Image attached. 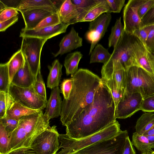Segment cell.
Here are the masks:
<instances>
[{
    "mask_svg": "<svg viewBox=\"0 0 154 154\" xmlns=\"http://www.w3.org/2000/svg\"><path fill=\"white\" fill-rule=\"evenodd\" d=\"M111 94L103 83L97 91L92 105L66 126V134L75 139L91 135L117 120Z\"/></svg>",
    "mask_w": 154,
    "mask_h": 154,
    "instance_id": "obj_1",
    "label": "cell"
},
{
    "mask_svg": "<svg viewBox=\"0 0 154 154\" xmlns=\"http://www.w3.org/2000/svg\"><path fill=\"white\" fill-rule=\"evenodd\" d=\"M72 89L68 98L62 101L60 121L66 126L92 105L96 93L103 84L97 75L81 68L72 76Z\"/></svg>",
    "mask_w": 154,
    "mask_h": 154,
    "instance_id": "obj_2",
    "label": "cell"
},
{
    "mask_svg": "<svg viewBox=\"0 0 154 154\" xmlns=\"http://www.w3.org/2000/svg\"><path fill=\"white\" fill-rule=\"evenodd\" d=\"M50 120L43 110L22 117L9 137L8 152L20 147H30L34 140L50 126Z\"/></svg>",
    "mask_w": 154,
    "mask_h": 154,
    "instance_id": "obj_3",
    "label": "cell"
},
{
    "mask_svg": "<svg viewBox=\"0 0 154 154\" xmlns=\"http://www.w3.org/2000/svg\"><path fill=\"white\" fill-rule=\"evenodd\" d=\"M122 130L116 121L101 130L91 135L80 139L72 138L66 134H59V149L55 154H74L79 151L97 142L108 139L118 135Z\"/></svg>",
    "mask_w": 154,
    "mask_h": 154,
    "instance_id": "obj_4",
    "label": "cell"
},
{
    "mask_svg": "<svg viewBox=\"0 0 154 154\" xmlns=\"http://www.w3.org/2000/svg\"><path fill=\"white\" fill-rule=\"evenodd\" d=\"M125 91L139 93L143 99L154 95V75L139 67H130L126 70Z\"/></svg>",
    "mask_w": 154,
    "mask_h": 154,
    "instance_id": "obj_5",
    "label": "cell"
},
{
    "mask_svg": "<svg viewBox=\"0 0 154 154\" xmlns=\"http://www.w3.org/2000/svg\"><path fill=\"white\" fill-rule=\"evenodd\" d=\"M134 36L124 31L114 48L111 57L101 70L118 67H123L125 70L133 66L131 57V46Z\"/></svg>",
    "mask_w": 154,
    "mask_h": 154,
    "instance_id": "obj_6",
    "label": "cell"
},
{
    "mask_svg": "<svg viewBox=\"0 0 154 154\" xmlns=\"http://www.w3.org/2000/svg\"><path fill=\"white\" fill-rule=\"evenodd\" d=\"M128 136L127 130L121 131L113 137L97 142L74 154H122Z\"/></svg>",
    "mask_w": 154,
    "mask_h": 154,
    "instance_id": "obj_7",
    "label": "cell"
},
{
    "mask_svg": "<svg viewBox=\"0 0 154 154\" xmlns=\"http://www.w3.org/2000/svg\"><path fill=\"white\" fill-rule=\"evenodd\" d=\"M47 40L32 37H22L20 49L35 78L39 70L41 69V53L43 45Z\"/></svg>",
    "mask_w": 154,
    "mask_h": 154,
    "instance_id": "obj_8",
    "label": "cell"
},
{
    "mask_svg": "<svg viewBox=\"0 0 154 154\" xmlns=\"http://www.w3.org/2000/svg\"><path fill=\"white\" fill-rule=\"evenodd\" d=\"M9 93L15 101L27 107L40 110L46 108L47 99L37 94L32 86L23 88L11 84Z\"/></svg>",
    "mask_w": 154,
    "mask_h": 154,
    "instance_id": "obj_9",
    "label": "cell"
},
{
    "mask_svg": "<svg viewBox=\"0 0 154 154\" xmlns=\"http://www.w3.org/2000/svg\"><path fill=\"white\" fill-rule=\"evenodd\" d=\"M56 127L50 126L33 141L30 147L37 154H55L59 149V134Z\"/></svg>",
    "mask_w": 154,
    "mask_h": 154,
    "instance_id": "obj_10",
    "label": "cell"
},
{
    "mask_svg": "<svg viewBox=\"0 0 154 154\" xmlns=\"http://www.w3.org/2000/svg\"><path fill=\"white\" fill-rule=\"evenodd\" d=\"M131 51L133 66L142 68L154 75V54L148 50L143 43L134 36Z\"/></svg>",
    "mask_w": 154,
    "mask_h": 154,
    "instance_id": "obj_11",
    "label": "cell"
},
{
    "mask_svg": "<svg viewBox=\"0 0 154 154\" xmlns=\"http://www.w3.org/2000/svg\"><path fill=\"white\" fill-rule=\"evenodd\" d=\"M143 100L139 93L125 92L124 97L116 108V119H125L130 117L141 110Z\"/></svg>",
    "mask_w": 154,
    "mask_h": 154,
    "instance_id": "obj_12",
    "label": "cell"
},
{
    "mask_svg": "<svg viewBox=\"0 0 154 154\" xmlns=\"http://www.w3.org/2000/svg\"><path fill=\"white\" fill-rule=\"evenodd\" d=\"M111 19V14L105 13L90 23L89 30L85 34L86 39L91 43L89 55L91 54L98 42L104 36Z\"/></svg>",
    "mask_w": 154,
    "mask_h": 154,
    "instance_id": "obj_13",
    "label": "cell"
},
{
    "mask_svg": "<svg viewBox=\"0 0 154 154\" xmlns=\"http://www.w3.org/2000/svg\"><path fill=\"white\" fill-rule=\"evenodd\" d=\"M146 0H129L124 9L123 20L124 31L132 35L137 29L141 28L142 21L138 14L140 6Z\"/></svg>",
    "mask_w": 154,
    "mask_h": 154,
    "instance_id": "obj_14",
    "label": "cell"
},
{
    "mask_svg": "<svg viewBox=\"0 0 154 154\" xmlns=\"http://www.w3.org/2000/svg\"><path fill=\"white\" fill-rule=\"evenodd\" d=\"M69 25L61 23L58 24L37 29H23L20 37H32L48 40L60 34L66 32Z\"/></svg>",
    "mask_w": 154,
    "mask_h": 154,
    "instance_id": "obj_15",
    "label": "cell"
},
{
    "mask_svg": "<svg viewBox=\"0 0 154 154\" xmlns=\"http://www.w3.org/2000/svg\"><path fill=\"white\" fill-rule=\"evenodd\" d=\"M82 45V39L80 37L73 27L71 28L69 32L61 40L59 44L60 49L55 54L56 57L62 55L72 51L81 47Z\"/></svg>",
    "mask_w": 154,
    "mask_h": 154,
    "instance_id": "obj_16",
    "label": "cell"
},
{
    "mask_svg": "<svg viewBox=\"0 0 154 154\" xmlns=\"http://www.w3.org/2000/svg\"><path fill=\"white\" fill-rule=\"evenodd\" d=\"M25 23L26 29H32L44 19L54 13L42 9H31L20 12Z\"/></svg>",
    "mask_w": 154,
    "mask_h": 154,
    "instance_id": "obj_17",
    "label": "cell"
},
{
    "mask_svg": "<svg viewBox=\"0 0 154 154\" xmlns=\"http://www.w3.org/2000/svg\"><path fill=\"white\" fill-rule=\"evenodd\" d=\"M59 86L52 89L44 114L50 119L60 116L62 100Z\"/></svg>",
    "mask_w": 154,
    "mask_h": 154,
    "instance_id": "obj_18",
    "label": "cell"
},
{
    "mask_svg": "<svg viewBox=\"0 0 154 154\" xmlns=\"http://www.w3.org/2000/svg\"><path fill=\"white\" fill-rule=\"evenodd\" d=\"M35 79L25 60L23 65L15 74L11 84L21 88H29L33 86Z\"/></svg>",
    "mask_w": 154,
    "mask_h": 154,
    "instance_id": "obj_19",
    "label": "cell"
},
{
    "mask_svg": "<svg viewBox=\"0 0 154 154\" xmlns=\"http://www.w3.org/2000/svg\"><path fill=\"white\" fill-rule=\"evenodd\" d=\"M42 9L54 13L59 10L50 0H21L17 8L20 12L31 9Z\"/></svg>",
    "mask_w": 154,
    "mask_h": 154,
    "instance_id": "obj_20",
    "label": "cell"
},
{
    "mask_svg": "<svg viewBox=\"0 0 154 154\" xmlns=\"http://www.w3.org/2000/svg\"><path fill=\"white\" fill-rule=\"evenodd\" d=\"M61 23L69 25L78 22L79 14L77 7L71 0H65L58 12Z\"/></svg>",
    "mask_w": 154,
    "mask_h": 154,
    "instance_id": "obj_21",
    "label": "cell"
},
{
    "mask_svg": "<svg viewBox=\"0 0 154 154\" xmlns=\"http://www.w3.org/2000/svg\"><path fill=\"white\" fill-rule=\"evenodd\" d=\"M62 65L57 59L53 62L51 66H48L49 73L47 83L48 88L52 89L59 86L62 75Z\"/></svg>",
    "mask_w": 154,
    "mask_h": 154,
    "instance_id": "obj_22",
    "label": "cell"
},
{
    "mask_svg": "<svg viewBox=\"0 0 154 154\" xmlns=\"http://www.w3.org/2000/svg\"><path fill=\"white\" fill-rule=\"evenodd\" d=\"M41 110L28 108L14 101L7 111L6 116L10 118L19 120L24 116L31 115Z\"/></svg>",
    "mask_w": 154,
    "mask_h": 154,
    "instance_id": "obj_23",
    "label": "cell"
},
{
    "mask_svg": "<svg viewBox=\"0 0 154 154\" xmlns=\"http://www.w3.org/2000/svg\"><path fill=\"white\" fill-rule=\"evenodd\" d=\"M77 8L79 16L78 22L82 20L91 10L98 6L102 0H71Z\"/></svg>",
    "mask_w": 154,
    "mask_h": 154,
    "instance_id": "obj_24",
    "label": "cell"
},
{
    "mask_svg": "<svg viewBox=\"0 0 154 154\" xmlns=\"http://www.w3.org/2000/svg\"><path fill=\"white\" fill-rule=\"evenodd\" d=\"M25 61L23 54L20 49L15 52L7 62L11 84L14 76L20 69Z\"/></svg>",
    "mask_w": 154,
    "mask_h": 154,
    "instance_id": "obj_25",
    "label": "cell"
},
{
    "mask_svg": "<svg viewBox=\"0 0 154 154\" xmlns=\"http://www.w3.org/2000/svg\"><path fill=\"white\" fill-rule=\"evenodd\" d=\"M82 57L83 55L78 51L67 55L64 63L67 75H71L72 76L77 71L79 62Z\"/></svg>",
    "mask_w": 154,
    "mask_h": 154,
    "instance_id": "obj_26",
    "label": "cell"
},
{
    "mask_svg": "<svg viewBox=\"0 0 154 154\" xmlns=\"http://www.w3.org/2000/svg\"><path fill=\"white\" fill-rule=\"evenodd\" d=\"M154 125V113L151 112L143 114L138 119L135 128L136 132L143 135Z\"/></svg>",
    "mask_w": 154,
    "mask_h": 154,
    "instance_id": "obj_27",
    "label": "cell"
},
{
    "mask_svg": "<svg viewBox=\"0 0 154 154\" xmlns=\"http://www.w3.org/2000/svg\"><path fill=\"white\" fill-rule=\"evenodd\" d=\"M91 54L90 63H101L105 64L108 62L111 56L108 50L100 44L96 45Z\"/></svg>",
    "mask_w": 154,
    "mask_h": 154,
    "instance_id": "obj_28",
    "label": "cell"
},
{
    "mask_svg": "<svg viewBox=\"0 0 154 154\" xmlns=\"http://www.w3.org/2000/svg\"><path fill=\"white\" fill-rule=\"evenodd\" d=\"M103 83L108 88L114 102L116 108L124 96L125 90L119 88L116 82L112 79H102Z\"/></svg>",
    "mask_w": 154,
    "mask_h": 154,
    "instance_id": "obj_29",
    "label": "cell"
},
{
    "mask_svg": "<svg viewBox=\"0 0 154 154\" xmlns=\"http://www.w3.org/2000/svg\"><path fill=\"white\" fill-rule=\"evenodd\" d=\"M131 143L142 153L153 151L151 148L149 141L146 136L140 134L136 132L133 134Z\"/></svg>",
    "mask_w": 154,
    "mask_h": 154,
    "instance_id": "obj_30",
    "label": "cell"
},
{
    "mask_svg": "<svg viewBox=\"0 0 154 154\" xmlns=\"http://www.w3.org/2000/svg\"><path fill=\"white\" fill-rule=\"evenodd\" d=\"M105 13H110L109 8L106 0H102L101 3L90 11L80 22L92 21Z\"/></svg>",
    "mask_w": 154,
    "mask_h": 154,
    "instance_id": "obj_31",
    "label": "cell"
},
{
    "mask_svg": "<svg viewBox=\"0 0 154 154\" xmlns=\"http://www.w3.org/2000/svg\"><path fill=\"white\" fill-rule=\"evenodd\" d=\"M121 17L117 19L114 25L112 27L108 38V47L115 48L124 31V26L121 22Z\"/></svg>",
    "mask_w": 154,
    "mask_h": 154,
    "instance_id": "obj_32",
    "label": "cell"
},
{
    "mask_svg": "<svg viewBox=\"0 0 154 154\" xmlns=\"http://www.w3.org/2000/svg\"><path fill=\"white\" fill-rule=\"evenodd\" d=\"M14 101L9 92H0V119L6 116L7 111Z\"/></svg>",
    "mask_w": 154,
    "mask_h": 154,
    "instance_id": "obj_33",
    "label": "cell"
},
{
    "mask_svg": "<svg viewBox=\"0 0 154 154\" xmlns=\"http://www.w3.org/2000/svg\"><path fill=\"white\" fill-rule=\"evenodd\" d=\"M10 85L7 63L0 65V92H9Z\"/></svg>",
    "mask_w": 154,
    "mask_h": 154,
    "instance_id": "obj_34",
    "label": "cell"
},
{
    "mask_svg": "<svg viewBox=\"0 0 154 154\" xmlns=\"http://www.w3.org/2000/svg\"><path fill=\"white\" fill-rule=\"evenodd\" d=\"M32 86L37 94L47 99L46 88L41 73V69L39 70L37 73Z\"/></svg>",
    "mask_w": 154,
    "mask_h": 154,
    "instance_id": "obj_35",
    "label": "cell"
},
{
    "mask_svg": "<svg viewBox=\"0 0 154 154\" xmlns=\"http://www.w3.org/2000/svg\"><path fill=\"white\" fill-rule=\"evenodd\" d=\"M9 137L4 126L0 123V154L8 152Z\"/></svg>",
    "mask_w": 154,
    "mask_h": 154,
    "instance_id": "obj_36",
    "label": "cell"
},
{
    "mask_svg": "<svg viewBox=\"0 0 154 154\" xmlns=\"http://www.w3.org/2000/svg\"><path fill=\"white\" fill-rule=\"evenodd\" d=\"M61 23L58 13H54L43 20L34 29H39L54 26Z\"/></svg>",
    "mask_w": 154,
    "mask_h": 154,
    "instance_id": "obj_37",
    "label": "cell"
},
{
    "mask_svg": "<svg viewBox=\"0 0 154 154\" xmlns=\"http://www.w3.org/2000/svg\"><path fill=\"white\" fill-rule=\"evenodd\" d=\"M19 120L10 118L7 116L0 119V123L5 126L9 137L17 128Z\"/></svg>",
    "mask_w": 154,
    "mask_h": 154,
    "instance_id": "obj_38",
    "label": "cell"
},
{
    "mask_svg": "<svg viewBox=\"0 0 154 154\" xmlns=\"http://www.w3.org/2000/svg\"><path fill=\"white\" fill-rule=\"evenodd\" d=\"M152 25L137 29L131 35L138 38L146 47V41Z\"/></svg>",
    "mask_w": 154,
    "mask_h": 154,
    "instance_id": "obj_39",
    "label": "cell"
},
{
    "mask_svg": "<svg viewBox=\"0 0 154 154\" xmlns=\"http://www.w3.org/2000/svg\"><path fill=\"white\" fill-rule=\"evenodd\" d=\"M72 85L73 79L72 77L70 79H64L62 82L60 91L64 99L66 100L68 98L72 89Z\"/></svg>",
    "mask_w": 154,
    "mask_h": 154,
    "instance_id": "obj_40",
    "label": "cell"
},
{
    "mask_svg": "<svg viewBox=\"0 0 154 154\" xmlns=\"http://www.w3.org/2000/svg\"><path fill=\"white\" fill-rule=\"evenodd\" d=\"M18 10L14 8H7L0 11V22L8 20L17 16Z\"/></svg>",
    "mask_w": 154,
    "mask_h": 154,
    "instance_id": "obj_41",
    "label": "cell"
},
{
    "mask_svg": "<svg viewBox=\"0 0 154 154\" xmlns=\"http://www.w3.org/2000/svg\"><path fill=\"white\" fill-rule=\"evenodd\" d=\"M109 8V13H119L125 5V0H106Z\"/></svg>",
    "mask_w": 154,
    "mask_h": 154,
    "instance_id": "obj_42",
    "label": "cell"
},
{
    "mask_svg": "<svg viewBox=\"0 0 154 154\" xmlns=\"http://www.w3.org/2000/svg\"><path fill=\"white\" fill-rule=\"evenodd\" d=\"M141 28L154 25V5L141 19Z\"/></svg>",
    "mask_w": 154,
    "mask_h": 154,
    "instance_id": "obj_43",
    "label": "cell"
},
{
    "mask_svg": "<svg viewBox=\"0 0 154 154\" xmlns=\"http://www.w3.org/2000/svg\"><path fill=\"white\" fill-rule=\"evenodd\" d=\"M141 110L144 112H154V95L143 100Z\"/></svg>",
    "mask_w": 154,
    "mask_h": 154,
    "instance_id": "obj_44",
    "label": "cell"
},
{
    "mask_svg": "<svg viewBox=\"0 0 154 154\" xmlns=\"http://www.w3.org/2000/svg\"><path fill=\"white\" fill-rule=\"evenodd\" d=\"M154 5V0H146L140 6L138 10V14L141 19Z\"/></svg>",
    "mask_w": 154,
    "mask_h": 154,
    "instance_id": "obj_45",
    "label": "cell"
},
{
    "mask_svg": "<svg viewBox=\"0 0 154 154\" xmlns=\"http://www.w3.org/2000/svg\"><path fill=\"white\" fill-rule=\"evenodd\" d=\"M146 47L150 51L154 53V25H152L147 38Z\"/></svg>",
    "mask_w": 154,
    "mask_h": 154,
    "instance_id": "obj_46",
    "label": "cell"
},
{
    "mask_svg": "<svg viewBox=\"0 0 154 154\" xmlns=\"http://www.w3.org/2000/svg\"><path fill=\"white\" fill-rule=\"evenodd\" d=\"M6 154H37L30 147H22L13 150Z\"/></svg>",
    "mask_w": 154,
    "mask_h": 154,
    "instance_id": "obj_47",
    "label": "cell"
},
{
    "mask_svg": "<svg viewBox=\"0 0 154 154\" xmlns=\"http://www.w3.org/2000/svg\"><path fill=\"white\" fill-rule=\"evenodd\" d=\"M18 20L17 16L4 21L0 22V31L4 32L9 27L15 23Z\"/></svg>",
    "mask_w": 154,
    "mask_h": 154,
    "instance_id": "obj_48",
    "label": "cell"
},
{
    "mask_svg": "<svg viewBox=\"0 0 154 154\" xmlns=\"http://www.w3.org/2000/svg\"><path fill=\"white\" fill-rule=\"evenodd\" d=\"M122 154H136L135 151L128 136H127L126 139Z\"/></svg>",
    "mask_w": 154,
    "mask_h": 154,
    "instance_id": "obj_49",
    "label": "cell"
},
{
    "mask_svg": "<svg viewBox=\"0 0 154 154\" xmlns=\"http://www.w3.org/2000/svg\"><path fill=\"white\" fill-rule=\"evenodd\" d=\"M146 136L148 139L151 148H154V135Z\"/></svg>",
    "mask_w": 154,
    "mask_h": 154,
    "instance_id": "obj_50",
    "label": "cell"
},
{
    "mask_svg": "<svg viewBox=\"0 0 154 154\" xmlns=\"http://www.w3.org/2000/svg\"><path fill=\"white\" fill-rule=\"evenodd\" d=\"M143 135L145 136L154 135V125Z\"/></svg>",
    "mask_w": 154,
    "mask_h": 154,
    "instance_id": "obj_51",
    "label": "cell"
},
{
    "mask_svg": "<svg viewBox=\"0 0 154 154\" xmlns=\"http://www.w3.org/2000/svg\"><path fill=\"white\" fill-rule=\"evenodd\" d=\"M151 152H145L144 153H141V154H150Z\"/></svg>",
    "mask_w": 154,
    "mask_h": 154,
    "instance_id": "obj_52",
    "label": "cell"
},
{
    "mask_svg": "<svg viewBox=\"0 0 154 154\" xmlns=\"http://www.w3.org/2000/svg\"><path fill=\"white\" fill-rule=\"evenodd\" d=\"M150 154H154V151H153L152 152H151Z\"/></svg>",
    "mask_w": 154,
    "mask_h": 154,
    "instance_id": "obj_53",
    "label": "cell"
},
{
    "mask_svg": "<svg viewBox=\"0 0 154 154\" xmlns=\"http://www.w3.org/2000/svg\"><path fill=\"white\" fill-rule=\"evenodd\" d=\"M154 54V53H153Z\"/></svg>",
    "mask_w": 154,
    "mask_h": 154,
    "instance_id": "obj_54",
    "label": "cell"
}]
</instances>
